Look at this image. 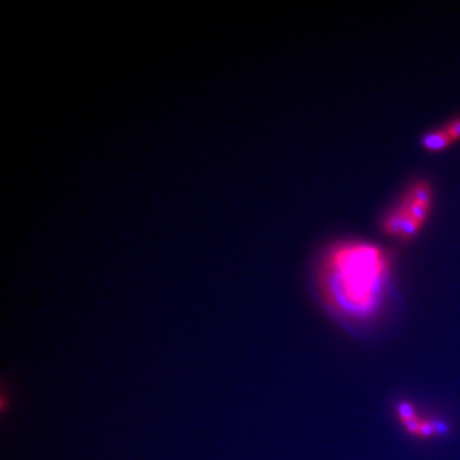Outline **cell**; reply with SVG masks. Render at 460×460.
<instances>
[{
	"mask_svg": "<svg viewBox=\"0 0 460 460\" xmlns=\"http://www.w3.org/2000/svg\"><path fill=\"white\" fill-rule=\"evenodd\" d=\"M391 257L377 244L347 241L326 252L317 270L322 300L351 321L373 319L382 310L390 280Z\"/></svg>",
	"mask_w": 460,
	"mask_h": 460,
	"instance_id": "1",
	"label": "cell"
},
{
	"mask_svg": "<svg viewBox=\"0 0 460 460\" xmlns=\"http://www.w3.org/2000/svg\"><path fill=\"white\" fill-rule=\"evenodd\" d=\"M395 414L405 431L412 436L431 438L446 433V426L444 423L423 418L416 406L410 402H399L395 407Z\"/></svg>",
	"mask_w": 460,
	"mask_h": 460,
	"instance_id": "2",
	"label": "cell"
},
{
	"mask_svg": "<svg viewBox=\"0 0 460 460\" xmlns=\"http://www.w3.org/2000/svg\"><path fill=\"white\" fill-rule=\"evenodd\" d=\"M454 143L451 139L446 129L444 131H434V133H427L422 138L423 148L429 152L439 153L448 148L449 146Z\"/></svg>",
	"mask_w": 460,
	"mask_h": 460,
	"instance_id": "3",
	"label": "cell"
},
{
	"mask_svg": "<svg viewBox=\"0 0 460 460\" xmlns=\"http://www.w3.org/2000/svg\"><path fill=\"white\" fill-rule=\"evenodd\" d=\"M404 208L407 211L408 215L412 218V219L416 220V222L421 224V225H424L425 222L427 221V218H429V208L427 207L423 206V205L419 204L418 202L412 198V194H408L406 195V198H404L403 203Z\"/></svg>",
	"mask_w": 460,
	"mask_h": 460,
	"instance_id": "4",
	"label": "cell"
},
{
	"mask_svg": "<svg viewBox=\"0 0 460 460\" xmlns=\"http://www.w3.org/2000/svg\"><path fill=\"white\" fill-rule=\"evenodd\" d=\"M412 198L419 204L427 207L431 209V200H433V191H431V185L426 181H420L416 183L414 187L410 191Z\"/></svg>",
	"mask_w": 460,
	"mask_h": 460,
	"instance_id": "5",
	"label": "cell"
},
{
	"mask_svg": "<svg viewBox=\"0 0 460 460\" xmlns=\"http://www.w3.org/2000/svg\"><path fill=\"white\" fill-rule=\"evenodd\" d=\"M444 129H446V133H449L453 142H456L460 140V118L452 121Z\"/></svg>",
	"mask_w": 460,
	"mask_h": 460,
	"instance_id": "6",
	"label": "cell"
}]
</instances>
